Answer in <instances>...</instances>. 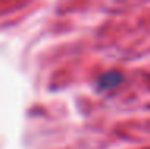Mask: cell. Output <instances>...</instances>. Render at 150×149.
I'll return each instance as SVG.
<instances>
[{"instance_id":"cell-1","label":"cell","mask_w":150,"mask_h":149,"mask_svg":"<svg viewBox=\"0 0 150 149\" xmlns=\"http://www.w3.org/2000/svg\"><path fill=\"white\" fill-rule=\"evenodd\" d=\"M121 80H123V77H121L120 72H107L99 79V88L101 90H110V88L117 87Z\"/></svg>"}]
</instances>
